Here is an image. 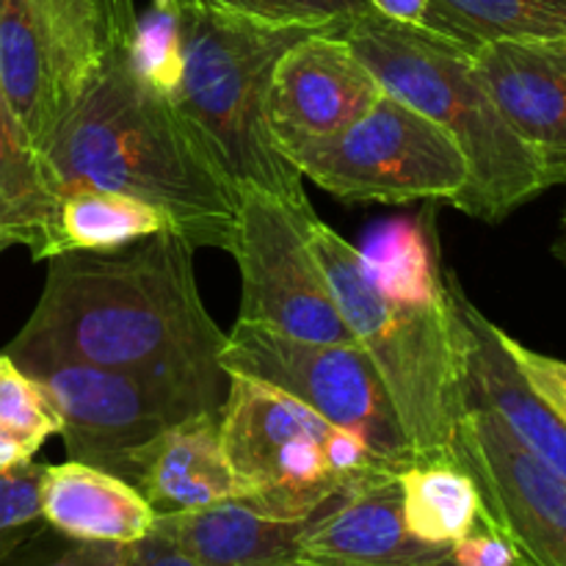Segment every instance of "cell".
<instances>
[{"label":"cell","mask_w":566,"mask_h":566,"mask_svg":"<svg viewBox=\"0 0 566 566\" xmlns=\"http://www.w3.org/2000/svg\"><path fill=\"white\" fill-rule=\"evenodd\" d=\"M359 254L374 285L392 302L434 304L448 296L440 249L426 219H396L376 227Z\"/></svg>","instance_id":"obj_23"},{"label":"cell","mask_w":566,"mask_h":566,"mask_svg":"<svg viewBox=\"0 0 566 566\" xmlns=\"http://www.w3.org/2000/svg\"><path fill=\"white\" fill-rule=\"evenodd\" d=\"M39 153L55 188L88 186L158 208L197 247L230 252L235 186L169 94L114 48Z\"/></svg>","instance_id":"obj_2"},{"label":"cell","mask_w":566,"mask_h":566,"mask_svg":"<svg viewBox=\"0 0 566 566\" xmlns=\"http://www.w3.org/2000/svg\"><path fill=\"white\" fill-rule=\"evenodd\" d=\"M14 365L36 381L53 407L72 462L116 475L136 490L160 440L175 426L221 409L182 387L77 359Z\"/></svg>","instance_id":"obj_6"},{"label":"cell","mask_w":566,"mask_h":566,"mask_svg":"<svg viewBox=\"0 0 566 566\" xmlns=\"http://www.w3.org/2000/svg\"><path fill=\"white\" fill-rule=\"evenodd\" d=\"M205 6L274 22H318L343 28L354 17L370 11L365 0H199Z\"/></svg>","instance_id":"obj_27"},{"label":"cell","mask_w":566,"mask_h":566,"mask_svg":"<svg viewBox=\"0 0 566 566\" xmlns=\"http://www.w3.org/2000/svg\"><path fill=\"white\" fill-rule=\"evenodd\" d=\"M310 520H276L243 501L158 514L153 528L169 536L197 566H282L296 562Z\"/></svg>","instance_id":"obj_17"},{"label":"cell","mask_w":566,"mask_h":566,"mask_svg":"<svg viewBox=\"0 0 566 566\" xmlns=\"http://www.w3.org/2000/svg\"><path fill=\"white\" fill-rule=\"evenodd\" d=\"M227 374L263 381L307 409L352 431L398 475L418 464L396 407L359 346L310 343L285 332L235 321L219 357Z\"/></svg>","instance_id":"obj_9"},{"label":"cell","mask_w":566,"mask_h":566,"mask_svg":"<svg viewBox=\"0 0 566 566\" xmlns=\"http://www.w3.org/2000/svg\"><path fill=\"white\" fill-rule=\"evenodd\" d=\"M219 429L241 501L260 514L313 520L348 495L329 459L340 429L296 398L232 374Z\"/></svg>","instance_id":"obj_7"},{"label":"cell","mask_w":566,"mask_h":566,"mask_svg":"<svg viewBox=\"0 0 566 566\" xmlns=\"http://www.w3.org/2000/svg\"><path fill=\"white\" fill-rule=\"evenodd\" d=\"M138 492L155 509V514L241 501V486L221 448L219 412L197 415L175 426L160 440Z\"/></svg>","instance_id":"obj_19"},{"label":"cell","mask_w":566,"mask_h":566,"mask_svg":"<svg viewBox=\"0 0 566 566\" xmlns=\"http://www.w3.org/2000/svg\"><path fill=\"white\" fill-rule=\"evenodd\" d=\"M451 457L481 492V523L501 531L523 556L566 566V479L520 446L486 409H464Z\"/></svg>","instance_id":"obj_12"},{"label":"cell","mask_w":566,"mask_h":566,"mask_svg":"<svg viewBox=\"0 0 566 566\" xmlns=\"http://www.w3.org/2000/svg\"><path fill=\"white\" fill-rule=\"evenodd\" d=\"M125 556L127 545L66 539L61 534L48 536V528H44L0 566H122Z\"/></svg>","instance_id":"obj_28"},{"label":"cell","mask_w":566,"mask_h":566,"mask_svg":"<svg viewBox=\"0 0 566 566\" xmlns=\"http://www.w3.org/2000/svg\"><path fill=\"white\" fill-rule=\"evenodd\" d=\"M282 566H326V564H315V562H304V558H296V562H287Z\"/></svg>","instance_id":"obj_37"},{"label":"cell","mask_w":566,"mask_h":566,"mask_svg":"<svg viewBox=\"0 0 566 566\" xmlns=\"http://www.w3.org/2000/svg\"><path fill=\"white\" fill-rule=\"evenodd\" d=\"M304 210L252 182L235 186L230 254L241 271L243 324L285 332L310 343L357 346L332 287L310 249Z\"/></svg>","instance_id":"obj_10"},{"label":"cell","mask_w":566,"mask_h":566,"mask_svg":"<svg viewBox=\"0 0 566 566\" xmlns=\"http://www.w3.org/2000/svg\"><path fill=\"white\" fill-rule=\"evenodd\" d=\"M403 520L418 539L448 545L481 525V492L457 462H420L398 475Z\"/></svg>","instance_id":"obj_24"},{"label":"cell","mask_w":566,"mask_h":566,"mask_svg":"<svg viewBox=\"0 0 566 566\" xmlns=\"http://www.w3.org/2000/svg\"><path fill=\"white\" fill-rule=\"evenodd\" d=\"M287 160L337 199L365 205H453L470 180L468 158L451 133L387 92L363 119L291 149Z\"/></svg>","instance_id":"obj_8"},{"label":"cell","mask_w":566,"mask_h":566,"mask_svg":"<svg viewBox=\"0 0 566 566\" xmlns=\"http://www.w3.org/2000/svg\"><path fill=\"white\" fill-rule=\"evenodd\" d=\"M59 188L50 166L0 92V235L20 243L33 260L55 249Z\"/></svg>","instance_id":"obj_20"},{"label":"cell","mask_w":566,"mask_h":566,"mask_svg":"<svg viewBox=\"0 0 566 566\" xmlns=\"http://www.w3.org/2000/svg\"><path fill=\"white\" fill-rule=\"evenodd\" d=\"M31 459H33L31 448H25L20 440H14V437L6 434V431L0 429V473L11 468H20V464L31 462Z\"/></svg>","instance_id":"obj_34"},{"label":"cell","mask_w":566,"mask_h":566,"mask_svg":"<svg viewBox=\"0 0 566 566\" xmlns=\"http://www.w3.org/2000/svg\"><path fill=\"white\" fill-rule=\"evenodd\" d=\"M558 182H566V164L562 166V169H558V175H556V186Z\"/></svg>","instance_id":"obj_39"},{"label":"cell","mask_w":566,"mask_h":566,"mask_svg":"<svg viewBox=\"0 0 566 566\" xmlns=\"http://www.w3.org/2000/svg\"><path fill=\"white\" fill-rule=\"evenodd\" d=\"M122 566H197L175 542L158 528L149 531L144 539L127 545V556Z\"/></svg>","instance_id":"obj_31"},{"label":"cell","mask_w":566,"mask_h":566,"mask_svg":"<svg viewBox=\"0 0 566 566\" xmlns=\"http://www.w3.org/2000/svg\"><path fill=\"white\" fill-rule=\"evenodd\" d=\"M514 562H517V547L501 531L484 523L453 542L448 556V566H514Z\"/></svg>","instance_id":"obj_30"},{"label":"cell","mask_w":566,"mask_h":566,"mask_svg":"<svg viewBox=\"0 0 566 566\" xmlns=\"http://www.w3.org/2000/svg\"><path fill=\"white\" fill-rule=\"evenodd\" d=\"M39 497L48 528L66 539L133 545L158 517L136 486L72 459L44 468Z\"/></svg>","instance_id":"obj_18"},{"label":"cell","mask_w":566,"mask_h":566,"mask_svg":"<svg viewBox=\"0 0 566 566\" xmlns=\"http://www.w3.org/2000/svg\"><path fill=\"white\" fill-rule=\"evenodd\" d=\"M108 53L94 0H0V92L39 149Z\"/></svg>","instance_id":"obj_11"},{"label":"cell","mask_w":566,"mask_h":566,"mask_svg":"<svg viewBox=\"0 0 566 566\" xmlns=\"http://www.w3.org/2000/svg\"><path fill=\"white\" fill-rule=\"evenodd\" d=\"M340 36L387 94L434 119L459 144L470 180L453 208L497 224L551 188L545 160L514 136L481 86L468 50L442 33L387 20L374 9L348 20Z\"/></svg>","instance_id":"obj_3"},{"label":"cell","mask_w":566,"mask_h":566,"mask_svg":"<svg viewBox=\"0 0 566 566\" xmlns=\"http://www.w3.org/2000/svg\"><path fill=\"white\" fill-rule=\"evenodd\" d=\"M48 464L25 462L0 473V564L48 528L42 517V479Z\"/></svg>","instance_id":"obj_26"},{"label":"cell","mask_w":566,"mask_h":566,"mask_svg":"<svg viewBox=\"0 0 566 566\" xmlns=\"http://www.w3.org/2000/svg\"><path fill=\"white\" fill-rule=\"evenodd\" d=\"M169 227L171 221L158 208L136 197L88 186L66 188L59 193L53 258L61 252L125 247Z\"/></svg>","instance_id":"obj_22"},{"label":"cell","mask_w":566,"mask_h":566,"mask_svg":"<svg viewBox=\"0 0 566 566\" xmlns=\"http://www.w3.org/2000/svg\"><path fill=\"white\" fill-rule=\"evenodd\" d=\"M227 335L199 296L193 247L177 230L48 260L44 291L11 363L77 359L224 401Z\"/></svg>","instance_id":"obj_1"},{"label":"cell","mask_w":566,"mask_h":566,"mask_svg":"<svg viewBox=\"0 0 566 566\" xmlns=\"http://www.w3.org/2000/svg\"><path fill=\"white\" fill-rule=\"evenodd\" d=\"M94 6H97L99 17H103L105 22L111 50L130 48L133 31H136L138 20L136 0H94Z\"/></svg>","instance_id":"obj_32"},{"label":"cell","mask_w":566,"mask_h":566,"mask_svg":"<svg viewBox=\"0 0 566 566\" xmlns=\"http://www.w3.org/2000/svg\"><path fill=\"white\" fill-rule=\"evenodd\" d=\"M381 97L385 86L340 31L315 33L276 61L269 88L271 136L287 158L302 144L346 130Z\"/></svg>","instance_id":"obj_13"},{"label":"cell","mask_w":566,"mask_h":566,"mask_svg":"<svg viewBox=\"0 0 566 566\" xmlns=\"http://www.w3.org/2000/svg\"><path fill=\"white\" fill-rule=\"evenodd\" d=\"M514 566H542V564H536L534 558H528V556H523V553L517 551V562H514Z\"/></svg>","instance_id":"obj_36"},{"label":"cell","mask_w":566,"mask_h":566,"mask_svg":"<svg viewBox=\"0 0 566 566\" xmlns=\"http://www.w3.org/2000/svg\"><path fill=\"white\" fill-rule=\"evenodd\" d=\"M446 282L462 340L464 409L495 415L520 446L566 479V426L514 363L506 332L470 302L457 276L446 274Z\"/></svg>","instance_id":"obj_14"},{"label":"cell","mask_w":566,"mask_h":566,"mask_svg":"<svg viewBox=\"0 0 566 566\" xmlns=\"http://www.w3.org/2000/svg\"><path fill=\"white\" fill-rule=\"evenodd\" d=\"M9 247H14V243H11L9 238H3V235H0V254H3L6 249H9Z\"/></svg>","instance_id":"obj_38"},{"label":"cell","mask_w":566,"mask_h":566,"mask_svg":"<svg viewBox=\"0 0 566 566\" xmlns=\"http://www.w3.org/2000/svg\"><path fill=\"white\" fill-rule=\"evenodd\" d=\"M182 77L175 105L191 119L232 186L252 182L310 208L304 177L269 127V88L274 66L302 39L337 25L274 22L182 0Z\"/></svg>","instance_id":"obj_4"},{"label":"cell","mask_w":566,"mask_h":566,"mask_svg":"<svg viewBox=\"0 0 566 566\" xmlns=\"http://www.w3.org/2000/svg\"><path fill=\"white\" fill-rule=\"evenodd\" d=\"M426 28L468 53L490 42L566 39V0H429Z\"/></svg>","instance_id":"obj_21"},{"label":"cell","mask_w":566,"mask_h":566,"mask_svg":"<svg viewBox=\"0 0 566 566\" xmlns=\"http://www.w3.org/2000/svg\"><path fill=\"white\" fill-rule=\"evenodd\" d=\"M310 249L357 346L368 354L420 462H451L462 403V340L451 296L401 304L379 293L357 247L304 213ZM448 285V282H446Z\"/></svg>","instance_id":"obj_5"},{"label":"cell","mask_w":566,"mask_h":566,"mask_svg":"<svg viewBox=\"0 0 566 566\" xmlns=\"http://www.w3.org/2000/svg\"><path fill=\"white\" fill-rule=\"evenodd\" d=\"M470 61L506 125L545 160L556 186L566 164V39L490 42Z\"/></svg>","instance_id":"obj_15"},{"label":"cell","mask_w":566,"mask_h":566,"mask_svg":"<svg viewBox=\"0 0 566 566\" xmlns=\"http://www.w3.org/2000/svg\"><path fill=\"white\" fill-rule=\"evenodd\" d=\"M376 14L387 17V20L407 22V25L426 28L429 20V0H365Z\"/></svg>","instance_id":"obj_33"},{"label":"cell","mask_w":566,"mask_h":566,"mask_svg":"<svg viewBox=\"0 0 566 566\" xmlns=\"http://www.w3.org/2000/svg\"><path fill=\"white\" fill-rule=\"evenodd\" d=\"M553 258H556L562 265H566V205L562 210V221H558L556 241H553Z\"/></svg>","instance_id":"obj_35"},{"label":"cell","mask_w":566,"mask_h":566,"mask_svg":"<svg viewBox=\"0 0 566 566\" xmlns=\"http://www.w3.org/2000/svg\"><path fill=\"white\" fill-rule=\"evenodd\" d=\"M506 346L512 352L514 363L520 365V370L525 374V379L531 381L536 392L545 398L547 407L556 412V418L566 426V363L564 359L547 357V354L534 352V348H525L523 343L514 340L506 335Z\"/></svg>","instance_id":"obj_29"},{"label":"cell","mask_w":566,"mask_h":566,"mask_svg":"<svg viewBox=\"0 0 566 566\" xmlns=\"http://www.w3.org/2000/svg\"><path fill=\"white\" fill-rule=\"evenodd\" d=\"M451 547L418 539L398 475L359 486L310 520L298 558L326 566H448Z\"/></svg>","instance_id":"obj_16"},{"label":"cell","mask_w":566,"mask_h":566,"mask_svg":"<svg viewBox=\"0 0 566 566\" xmlns=\"http://www.w3.org/2000/svg\"><path fill=\"white\" fill-rule=\"evenodd\" d=\"M0 429L33 453L59 434V418L44 392L6 354H0Z\"/></svg>","instance_id":"obj_25"}]
</instances>
